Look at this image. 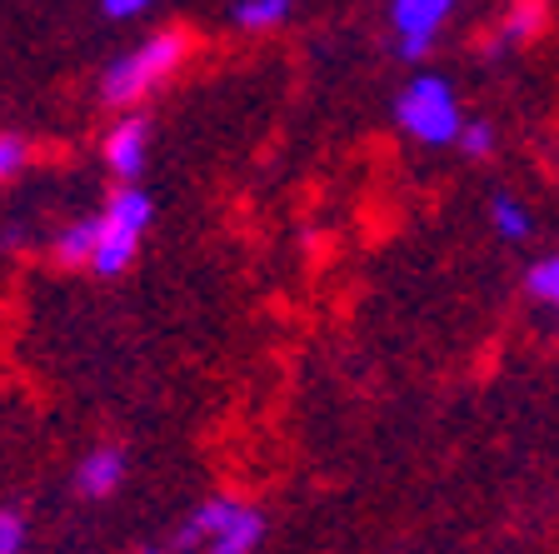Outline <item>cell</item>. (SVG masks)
<instances>
[{
    "mask_svg": "<svg viewBox=\"0 0 559 554\" xmlns=\"http://www.w3.org/2000/svg\"><path fill=\"white\" fill-rule=\"evenodd\" d=\"M190 56V31H155L145 35L135 50H126L120 60H110V70L100 75V101L110 110H135L145 95H155L175 70Z\"/></svg>",
    "mask_w": 559,
    "mask_h": 554,
    "instance_id": "cell-1",
    "label": "cell"
},
{
    "mask_svg": "<svg viewBox=\"0 0 559 554\" xmlns=\"http://www.w3.org/2000/svg\"><path fill=\"white\" fill-rule=\"evenodd\" d=\"M265 540V515L245 499L215 495L180 524L175 550L180 554H255Z\"/></svg>",
    "mask_w": 559,
    "mask_h": 554,
    "instance_id": "cell-2",
    "label": "cell"
},
{
    "mask_svg": "<svg viewBox=\"0 0 559 554\" xmlns=\"http://www.w3.org/2000/svg\"><path fill=\"white\" fill-rule=\"evenodd\" d=\"M151 220H155V200L140 185H120L116 196H110V205L95 215V250L85 270H95L105 280L130 270V260L140 255V240L151 231Z\"/></svg>",
    "mask_w": 559,
    "mask_h": 554,
    "instance_id": "cell-3",
    "label": "cell"
},
{
    "mask_svg": "<svg viewBox=\"0 0 559 554\" xmlns=\"http://www.w3.org/2000/svg\"><path fill=\"white\" fill-rule=\"evenodd\" d=\"M395 120L419 145H454V130L465 116H460V95L444 75H415L395 101Z\"/></svg>",
    "mask_w": 559,
    "mask_h": 554,
    "instance_id": "cell-4",
    "label": "cell"
},
{
    "mask_svg": "<svg viewBox=\"0 0 559 554\" xmlns=\"http://www.w3.org/2000/svg\"><path fill=\"white\" fill-rule=\"evenodd\" d=\"M454 5H460V0H390V25H395L400 56L405 60L430 56L435 35H440V25L450 21Z\"/></svg>",
    "mask_w": 559,
    "mask_h": 554,
    "instance_id": "cell-5",
    "label": "cell"
},
{
    "mask_svg": "<svg viewBox=\"0 0 559 554\" xmlns=\"http://www.w3.org/2000/svg\"><path fill=\"white\" fill-rule=\"evenodd\" d=\"M145 155H151V120L126 110V120H116V130L105 135V165L126 185H135V175L145 170Z\"/></svg>",
    "mask_w": 559,
    "mask_h": 554,
    "instance_id": "cell-6",
    "label": "cell"
},
{
    "mask_svg": "<svg viewBox=\"0 0 559 554\" xmlns=\"http://www.w3.org/2000/svg\"><path fill=\"white\" fill-rule=\"evenodd\" d=\"M120 480H126V450H120V445H95V450L75 464V490H81L85 499L116 495Z\"/></svg>",
    "mask_w": 559,
    "mask_h": 554,
    "instance_id": "cell-7",
    "label": "cell"
},
{
    "mask_svg": "<svg viewBox=\"0 0 559 554\" xmlns=\"http://www.w3.org/2000/svg\"><path fill=\"white\" fill-rule=\"evenodd\" d=\"M489 225H495V235H500V240H510V245H520V240H530V235H535V215H530V205H524V200H514V196H495V200H489Z\"/></svg>",
    "mask_w": 559,
    "mask_h": 554,
    "instance_id": "cell-8",
    "label": "cell"
},
{
    "mask_svg": "<svg viewBox=\"0 0 559 554\" xmlns=\"http://www.w3.org/2000/svg\"><path fill=\"white\" fill-rule=\"evenodd\" d=\"M91 250H95V220H70L66 231L56 235V260L66 270H85L91 266Z\"/></svg>",
    "mask_w": 559,
    "mask_h": 554,
    "instance_id": "cell-9",
    "label": "cell"
},
{
    "mask_svg": "<svg viewBox=\"0 0 559 554\" xmlns=\"http://www.w3.org/2000/svg\"><path fill=\"white\" fill-rule=\"evenodd\" d=\"M539 25H545V0H514L510 15H504V25H500V50L535 40Z\"/></svg>",
    "mask_w": 559,
    "mask_h": 554,
    "instance_id": "cell-10",
    "label": "cell"
},
{
    "mask_svg": "<svg viewBox=\"0 0 559 554\" xmlns=\"http://www.w3.org/2000/svg\"><path fill=\"white\" fill-rule=\"evenodd\" d=\"M295 11V0H240L230 11L235 31H275V25H285Z\"/></svg>",
    "mask_w": 559,
    "mask_h": 554,
    "instance_id": "cell-11",
    "label": "cell"
},
{
    "mask_svg": "<svg viewBox=\"0 0 559 554\" xmlns=\"http://www.w3.org/2000/svg\"><path fill=\"white\" fill-rule=\"evenodd\" d=\"M524 295L539 305H555L559 300V260L555 255H539L535 266L524 270Z\"/></svg>",
    "mask_w": 559,
    "mask_h": 554,
    "instance_id": "cell-12",
    "label": "cell"
},
{
    "mask_svg": "<svg viewBox=\"0 0 559 554\" xmlns=\"http://www.w3.org/2000/svg\"><path fill=\"white\" fill-rule=\"evenodd\" d=\"M454 145H460L465 161H489V155H495V126H489V120H460Z\"/></svg>",
    "mask_w": 559,
    "mask_h": 554,
    "instance_id": "cell-13",
    "label": "cell"
},
{
    "mask_svg": "<svg viewBox=\"0 0 559 554\" xmlns=\"http://www.w3.org/2000/svg\"><path fill=\"white\" fill-rule=\"evenodd\" d=\"M25 161H31V145H25V135H0V185L15 180V175L25 170Z\"/></svg>",
    "mask_w": 559,
    "mask_h": 554,
    "instance_id": "cell-14",
    "label": "cell"
},
{
    "mask_svg": "<svg viewBox=\"0 0 559 554\" xmlns=\"http://www.w3.org/2000/svg\"><path fill=\"white\" fill-rule=\"evenodd\" d=\"M25 540L31 530H25L21 509H0V554H25Z\"/></svg>",
    "mask_w": 559,
    "mask_h": 554,
    "instance_id": "cell-15",
    "label": "cell"
},
{
    "mask_svg": "<svg viewBox=\"0 0 559 554\" xmlns=\"http://www.w3.org/2000/svg\"><path fill=\"white\" fill-rule=\"evenodd\" d=\"M145 5H155V0H100V11L110 15V21H130V15H140Z\"/></svg>",
    "mask_w": 559,
    "mask_h": 554,
    "instance_id": "cell-16",
    "label": "cell"
},
{
    "mask_svg": "<svg viewBox=\"0 0 559 554\" xmlns=\"http://www.w3.org/2000/svg\"><path fill=\"white\" fill-rule=\"evenodd\" d=\"M145 554H155V550H145Z\"/></svg>",
    "mask_w": 559,
    "mask_h": 554,
    "instance_id": "cell-17",
    "label": "cell"
}]
</instances>
